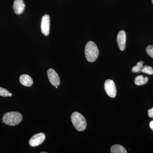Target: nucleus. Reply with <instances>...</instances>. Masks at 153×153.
Here are the masks:
<instances>
[{
    "label": "nucleus",
    "mask_w": 153,
    "mask_h": 153,
    "mask_svg": "<svg viewBox=\"0 0 153 153\" xmlns=\"http://www.w3.org/2000/svg\"><path fill=\"white\" fill-rule=\"evenodd\" d=\"M126 36L125 32L124 30H121L118 34L117 42L119 47L121 51H123L125 49Z\"/></svg>",
    "instance_id": "8"
},
{
    "label": "nucleus",
    "mask_w": 153,
    "mask_h": 153,
    "mask_svg": "<svg viewBox=\"0 0 153 153\" xmlns=\"http://www.w3.org/2000/svg\"><path fill=\"white\" fill-rule=\"evenodd\" d=\"M148 115L150 117L153 118V107L148 111Z\"/></svg>",
    "instance_id": "17"
},
{
    "label": "nucleus",
    "mask_w": 153,
    "mask_h": 153,
    "mask_svg": "<svg viewBox=\"0 0 153 153\" xmlns=\"http://www.w3.org/2000/svg\"><path fill=\"white\" fill-rule=\"evenodd\" d=\"M21 84L26 87H30L33 84V81L32 77L28 74H22L19 79Z\"/></svg>",
    "instance_id": "10"
},
{
    "label": "nucleus",
    "mask_w": 153,
    "mask_h": 153,
    "mask_svg": "<svg viewBox=\"0 0 153 153\" xmlns=\"http://www.w3.org/2000/svg\"><path fill=\"white\" fill-rule=\"evenodd\" d=\"M50 29V18L49 15H45L41 20V30L43 35L48 36L49 35Z\"/></svg>",
    "instance_id": "6"
},
{
    "label": "nucleus",
    "mask_w": 153,
    "mask_h": 153,
    "mask_svg": "<svg viewBox=\"0 0 153 153\" xmlns=\"http://www.w3.org/2000/svg\"><path fill=\"white\" fill-rule=\"evenodd\" d=\"M14 11L17 15H20L24 12L25 5L23 0H15L13 3Z\"/></svg>",
    "instance_id": "9"
},
{
    "label": "nucleus",
    "mask_w": 153,
    "mask_h": 153,
    "mask_svg": "<svg viewBox=\"0 0 153 153\" xmlns=\"http://www.w3.org/2000/svg\"><path fill=\"white\" fill-rule=\"evenodd\" d=\"M99 54L98 48L93 41L88 42L85 49V57L88 62H93L97 59Z\"/></svg>",
    "instance_id": "2"
},
{
    "label": "nucleus",
    "mask_w": 153,
    "mask_h": 153,
    "mask_svg": "<svg viewBox=\"0 0 153 153\" xmlns=\"http://www.w3.org/2000/svg\"><path fill=\"white\" fill-rule=\"evenodd\" d=\"M146 51L148 55L153 58V46L151 45L148 46L146 49Z\"/></svg>",
    "instance_id": "16"
},
{
    "label": "nucleus",
    "mask_w": 153,
    "mask_h": 153,
    "mask_svg": "<svg viewBox=\"0 0 153 153\" xmlns=\"http://www.w3.org/2000/svg\"><path fill=\"white\" fill-rule=\"evenodd\" d=\"M41 153H47V152H41Z\"/></svg>",
    "instance_id": "20"
},
{
    "label": "nucleus",
    "mask_w": 153,
    "mask_h": 153,
    "mask_svg": "<svg viewBox=\"0 0 153 153\" xmlns=\"http://www.w3.org/2000/svg\"><path fill=\"white\" fill-rule=\"evenodd\" d=\"M142 72L143 73H146L150 75H152L153 74V69L151 66H146L143 67L141 70Z\"/></svg>",
    "instance_id": "14"
},
{
    "label": "nucleus",
    "mask_w": 153,
    "mask_h": 153,
    "mask_svg": "<svg viewBox=\"0 0 153 153\" xmlns=\"http://www.w3.org/2000/svg\"><path fill=\"white\" fill-rule=\"evenodd\" d=\"M12 96V93H9L8 96L9 97H11Z\"/></svg>",
    "instance_id": "19"
},
{
    "label": "nucleus",
    "mask_w": 153,
    "mask_h": 153,
    "mask_svg": "<svg viewBox=\"0 0 153 153\" xmlns=\"http://www.w3.org/2000/svg\"><path fill=\"white\" fill-rule=\"evenodd\" d=\"M8 91L5 88L0 87V96H1L4 97H7L8 96L9 94Z\"/></svg>",
    "instance_id": "15"
},
{
    "label": "nucleus",
    "mask_w": 153,
    "mask_h": 153,
    "mask_svg": "<svg viewBox=\"0 0 153 153\" xmlns=\"http://www.w3.org/2000/svg\"><path fill=\"white\" fill-rule=\"evenodd\" d=\"M45 137V134L43 133L36 134L30 139L29 144L32 147L37 146L44 142Z\"/></svg>",
    "instance_id": "5"
},
{
    "label": "nucleus",
    "mask_w": 153,
    "mask_h": 153,
    "mask_svg": "<svg viewBox=\"0 0 153 153\" xmlns=\"http://www.w3.org/2000/svg\"><path fill=\"white\" fill-rule=\"evenodd\" d=\"M47 75L50 83L53 86H58L60 85V79L59 76L56 72L52 68H49L47 71Z\"/></svg>",
    "instance_id": "7"
},
{
    "label": "nucleus",
    "mask_w": 153,
    "mask_h": 153,
    "mask_svg": "<svg viewBox=\"0 0 153 153\" xmlns=\"http://www.w3.org/2000/svg\"><path fill=\"white\" fill-rule=\"evenodd\" d=\"M2 120L7 125L15 126L19 125L23 120V116L20 113L11 111L6 113L3 115Z\"/></svg>",
    "instance_id": "1"
},
{
    "label": "nucleus",
    "mask_w": 153,
    "mask_h": 153,
    "mask_svg": "<svg viewBox=\"0 0 153 153\" xmlns=\"http://www.w3.org/2000/svg\"><path fill=\"white\" fill-rule=\"evenodd\" d=\"M143 61H140L137 63L136 66L133 67L132 68V71L134 73H136V72L138 73V72H140L141 71L143 67Z\"/></svg>",
    "instance_id": "13"
},
{
    "label": "nucleus",
    "mask_w": 153,
    "mask_h": 153,
    "mask_svg": "<svg viewBox=\"0 0 153 153\" xmlns=\"http://www.w3.org/2000/svg\"><path fill=\"white\" fill-rule=\"evenodd\" d=\"M105 90L107 94L110 97L114 98L116 96L117 89L113 80L111 79H107L104 84Z\"/></svg>",
    "instance_id": "4"
},
{
    "label": "nucleus",
    "mask_w": 153,
    "mask_h": 153,
    "mask_svg": "<svg viewBox=\"0 0 153 153\" xmlns=\"http://www.w3.org/2000/svg\"><path fill=\"white\" fill-rule=\"evenodd\" d=\"M55 88H57V86H55Z\"/></svg>",
    "instance_id": "21"
},
{
    "label": "nucleus",
    "mask_w": 153,
    "mask_h": 153,
    "mask_svg": "<svg viewBox=\"0 0 153 153\" xmlns=\"http://www.w3.org/2000/svg\"><path fill=\"white\" fill-rule=\"evenodd\" d=\"M112 153H127V152L123 146L120 145H114L111 148Z\"/></svg>",
    "instance_id": "11"
},
{
    "label": "nucleus",
    "mask_w": 153,
    "mask_h": 153,
    "mask_svg": "<svg viewBox=\"0 0 153 153\" xmlns=\"http://www.w3.org/2000/svg\"><path fill=\"white\" fill-rule=\"evenodd\" d=\"M152 3L153 4V0H152Z\"/></svg>",
    "instance_id": "22"
},
{
    "label": "nucleus",
    "mask_w": 153,
    "mask_h": 153,
    "mask_svg": "<svg viewBox=\"0 0 153 153\" xmlns=\"http://www.w3.org/2000/svg\"><path fill=\"white\" fill-rule=\"evenodd\" d=\"M71 122L76 130L82 131L86 128V122L85 117L78 112H74L71 114Z\"/></svg>",
    "instance_id": "3"
},
{
    "label": "nucleus",
    "mask_w": 153,
    "mask_h": 153,
    "mask_svg": "<svg viewBox=\"0 0 153 153\" xmlns=\"http://www.w3.org/2000/svg\"><path fill=\"white\" fill-rule=\"evenodd\" d=\"M149 78L147 76L144 77L143 75H139L135 78L134 82L137 85H144L147 83Z\"/></svg>",
    "instance_id": "12"
},
{
    "label": "nucleus",
    "mask_w": 153,
    "mask_h": 153,
    "mask_svg": "<svg viewBox=\"0 0 153 153\" xmlns=\"http://www.w3.org/2000/svg\"><path fill=\"white\" fill-rule=\"evenodd\" d=\"M150 127L151 129L153 131V121H152L150 123Z\"/></svg>",
    "instance_id": "18"
}]
</instances>
